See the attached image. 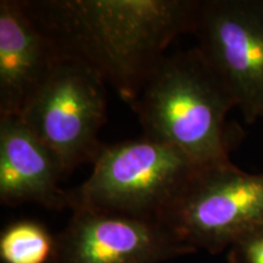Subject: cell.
<instances>
[{"mask_svg": "<svg viewBox=\"0 0 263 263\" xmlns=\"http://www.w3.org/2000/svg\"><path fill=\"white\" fill-rule=\"evenodd\" d=\"M66 55L84 61L134 103L179 34L195 32V0L24 2Z\"/></svg>", "mask_w": 263, "mask_h": 263, "instance_id": "obj_1", "label": "cell"}, {"mask_svg": "<svg viewBox=\"0 0 263 263\" xmlns=\"http://www.w3.org/2000/svg\"><path fill=\"white\" fill-rule=\"evenodd\" d=\"M130 106L144 137L199 166L230 161L226 117L235 103L197 48L164 58Z\"/></svg>", "mask_w": 263, "mask_h": 263, "instance_id": "obj_2", "label": "cell"}, {"mask_svg": "<svg viewBox=\"0 0 263 263\" xmlns=\"http://www.w3.org/2000/svg\"><path fill=\"white\" fill-rule=\"evenodd\" d=\"M199 167L182 151L147 137L104 144L88 179L67 190L70 209L161 222Z\"/></svg>", "mask_w": 263, "mask_h": 263, "instance_id": "obj_3", "label": "cell"}, {"mask_svg": "<svg viewBox=\"0 0 263 263\" xmlns=\"http://www.w3.org/2000/svg\"><path fill=\"white\" fill-rule=\"evenodd\" d=\"M105 85L93 67L61 51L18 116L58 156L65 174L93 163L103 149L98 134L106 122Z\"/></svg>", "mask_w": 263, "mask_h": 263, "instance_id": "obj_4", "label": "cell"}, {"mask_svg": "<svg viewBox=\"0 0 263 263\" xmlns=\"http://www.w3.org/2000/svg\"><path fill=\"white\" fill-rule=\"evenodd\" d=\"M161 222L185 245L219 254L263 223V173L230 161L199 167Z\"/></svg>", "mask_w": 263, "mask_h": 263, "instance_id": "obj_5", "label": "cell"}, {"mask_svg": "<svg viewBox=\"0 0 263 263\" xmlns=\"http://www.w3.org/2000/svg\"><path fill=\"white\" fill-rule=\"evenodd\" d=\"M194 34L245 122L263 117V0L201 2Z\"/></svg>", "mask_w": 263, "mask_h": 263, "instance_id": "obj_6", "label": "cell"}, {"mask_svg": "<svg viewBox=\"0 0 263 263\" xmlns=\"http://www.w3.org/2000/svg\"><path fill=\"white\" fill-rule=\"evenodd\" d=\"M55 238L51 263H162L196 252L162 222L91 209L73 210Z\"/></svg>", "mask_w": 263, "mask_h": 263, "instance_id": "obj_7", "label": "cell"}, {"mask_svg": "<svg viewBox=\"0 0 263 263\" xmlns=\"http://www.w3.org/2000/svg\"><path fill=\"white\" fill-rule=\"evenodd\" d=\"M61 50L24 2H0V116H20Z\"/></svg>", "mask_w": 263, "mask_h": 263, "instance_id": "obj_8", "label": "cell"}, {"mask_svg": "<svg viewBox=\"0 0 263 263\" xmlns=\"http://www.w3.org/2000/svg\"><path fill=\"white\" fill-rule=\"evenodd\" d=\"M64 167L18 116H0V202L15 207L38 203L48 210L70 209L59 182Z\"/></svg>", "mask_w": 263, "mask_h": 263, "instance_id": "obj_9", "label": "cell"}, {"mask_svg": "<svg viewBox=\"0 0 263 263\" xmlns=\"http://www.w3.org/2000/svg\"><path fill=\"white\" fill-rule=\"evenodd\" d=\"M57 238L47 227L32 219H21L3 229L0 259L3 263H51Z\"/></svg>", "mask_w": 263, "mask_h": 263, "instance_id": "obj_10", "label": "cell"}, {"mask_svg": "<svg viewBox=\"0 0 263 263\" xmlns=\"http://www.w3.org/2000/svg\"><path fill=\"white\" fill-rule=\"evenodd\" d=\"M229 263H263V223L240 236L228 249Z\"/></svg>", "mask_w": 263, "mask_h": 263, "instance_id": "obj_11", "label": "cell"}]
</instances>
